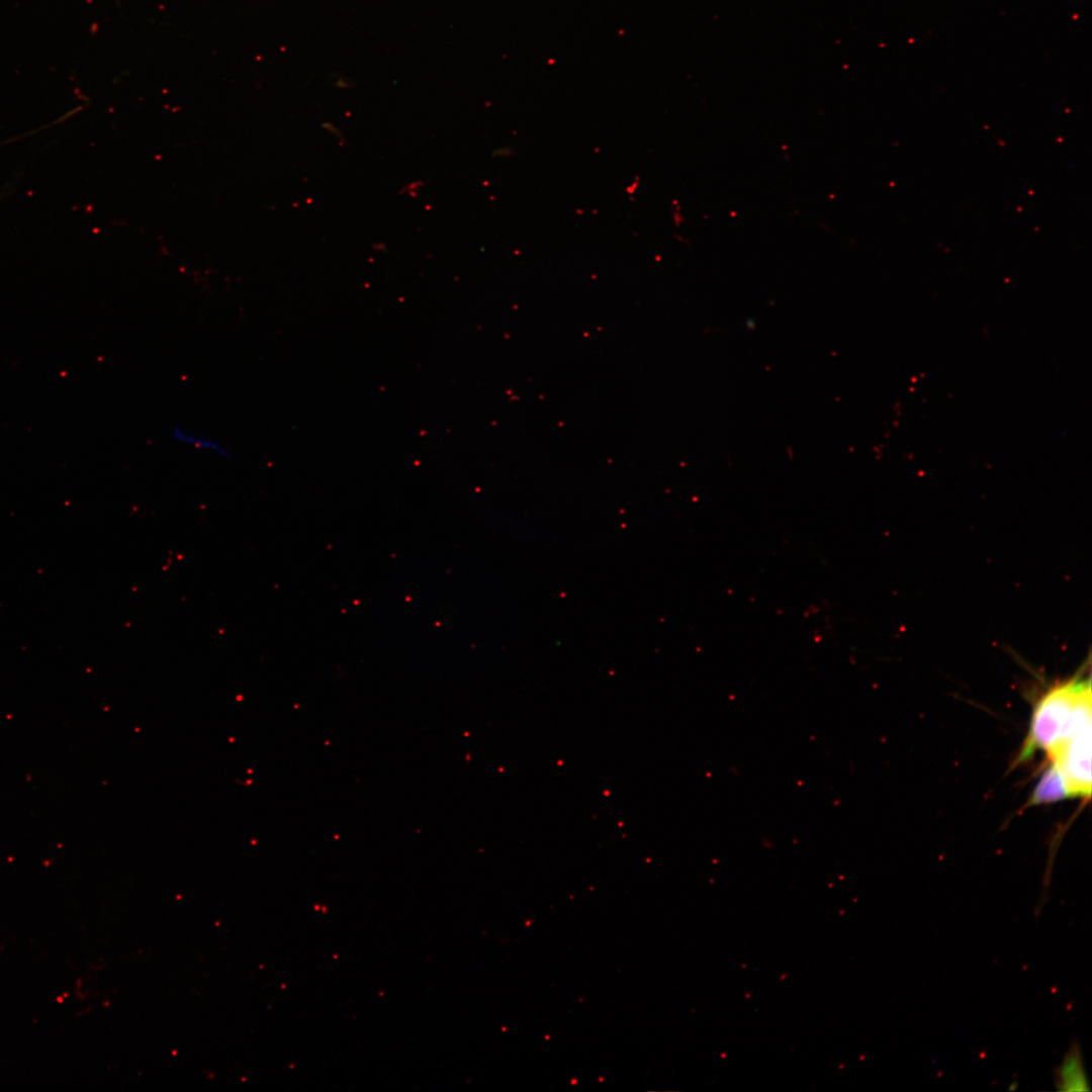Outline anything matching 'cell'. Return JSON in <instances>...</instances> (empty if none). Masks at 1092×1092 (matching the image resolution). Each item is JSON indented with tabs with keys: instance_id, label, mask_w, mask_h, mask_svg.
I'll return each instance as SVG.
<instances>
[{
	"instance_id": "obj_1",
	"label": "cell",
	"mask_w": 1092,
	"mask_h": 1092,
	"mask_svg": "<svg viewBox=\"0 0 1092 1092\" xmlns=\"http://www.w3.org/2000/svg\"><path fill=\"white\" fill-rule=\"evenodd\" d=\"M1090 677L1075 675L1044 692L1037 701L1029 730L1017 762L1026 761L1034 752L1049 754L1075 731L1091 722Z\"/></svg>"
},
{
	"instance_id": "obj_2",
	"label": "cell",
	"mask_w": 1092,
	"mask_h": 1092,
	"mask_svg": "<svg viewBox=\"0 0 1092 1092\" xmlns=\"http://www.w3.org/2000/svg\"><path fill=\"white\" fill-rule=\"evenodd\" d=\"M1091 728H1081L1048 754L1062 771L1072 798L1091 795Z\"/></svg>"
},
{
	"instance_id": "obj_3",
	"label": "cell",
	"mask_w": 1092,
	"mask_h": 1092,
	"mask_svg": "<svg viewBox=\"0 0 1092 1092\" xmlns=\"http://www.w3.org/2000/svg\"><path fill=\"white\" fill-rule=\"evenodd\" d=\"M1055 1085L1059 1091H1088L1091 1089L1079 1042L1074 1041L1071 1043L1062 1063L1056 1069Z\"/></svg>"
},
{
	"instance_id": "obj_4",
	"label": "cell",
	"mask_w": 1092,
	"mask_h": 1092,
	"mask_svg": "<svg viewBox=\"0 0 1092 1092\" xmlns=\"http://www.w3.org/2000/svg\"><path fill=\"white\" fill-rule=\"evenodd\" d=\"M1072 798L1067 782L1059 767L1051 761L1038 779L1027 806L1050 804Z\"/></svg>"
},
{
	"instance_id": "obj_5",
	"label": "cell",
	"mask_w": 1092,
	"mask_h": 1092,
	"mask_svg": "<svg viewBox=\"0 0 1092 1092\" xmlns=\"http://www.w3.org/2000/svg\"><path fill=\"white\" fill-rule=\"evenodd\" d=\"M170 436L175 442L192 449L210 452L223 458L231 454L229 448L215 439L190 432L180 426L172 427Z\"/></svg>"
}]
</instances>
